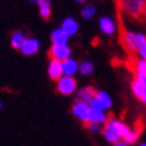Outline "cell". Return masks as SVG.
Returning a JSON list of instances; mask_svg holds the SVG:
<instances>
[{
    "instance_id": "cell-21",
    "label": "cell",
    "mask_w": 146,
    "mask_h": 146,
    "mask_svg": "<svg viewBox=\"0 0 146 146\" xmlns=\"http://www.w3.org/2000/svg\"><path fill=\"white\" fill-rule=\"evenodd\" d=\"M79 71L83 74V75H90L94 71V64L90 60H84L79 64Z\"/></svg>"
},
{
    "instance_id": "cell-16",
    "label": "cell",
    "mask_w": 146,
    "mask_h": 146,
    "mask_svg": "<svg viewBox=\"0 0 146 146\" xmlns=\"http://www.w3.org/2000/svg\"><path fill=\"white\" fill-rule=\"evenodd\" d=\"M137 55L139 59L146 60V35L145 34H137Z\"/></svg>"
},
{
    "instance_id": "cell-18",
    "label": "cell",
    "mask_w": 146,
    "mask_h": 146,
    "mask_svg": "<svg viewBox=\"0 0 146 146\" xmlns=\"http://www.w3.org/2000/svg\"><path fill=\"white\" fill-rule=\"evenodd\" d=\"M39 5V13L43 19H48L51 16V3L50 0H36Z\"/></svg>"
},
{
    "instance_id": "cell-4",
    "label": "cell",
    "mask_w": 146,
    "mask_h": 146,
    "mask_svg": "<svg viewBox=\"0 0 146 146\" xmlns=\"http://www.w3.org/2000/svg\"><path fill=\"white\" fill-rule=\"evenodd\" d=\"M48 55L51 59L59 60V62H64L66 59H68L71 55V48L68 44H52L50 47Z\"/></svg>"
},
{
    "instance_id": "cell-23",
    "label": "cell",
    "mask_w": 146,
    "mask_h": 146,
    "mask_svg": "<svg viewBox=\"0 0 146 146\" xmlns=\"http://www.w3.org/2000/svg\"><path fill=\"white\" fill-rule=\"evenodd\" d=\"M84 126L89 129L90 131H94V133H97V131L101 130V125H97V123H87V125H84Z\"/></svg>"
},
{
    "instance_id": "cell-26",
    "label": "cell",
    "mask_w": 146,
    "mask_h": 146,
    "mask_svg": "<svg viewBox=\"0 0 146 146\" xmlns=\"http://www.w3.org/2000/svg\"><path fill=\"white\" fill-rule=\"evenodd\" d=\"M1 107H3V103H1V102H0V109H1Z\"/></svg>"
},
{
    "instance_id": "cell-12",
    "label": "cell",
    "mask_w": 146,
    "mask_h": 146,
    "mask_svg": "<svg viewBox=\"0 0 146 146\" xmlns=\"http://www.w3.org/2000/svg\"><path fill=\"white\" fill-rule=\"evenodd\" d=\"M99 30H101L105 35L111 36L114 35L115 31H117V26L115 23L113 22V19H110L109 16H103L99 20Z\"/></svg>"
},
{
    "instance_id": "cell-13",
    "label": "cell",
    "mask_w": 146,
    "mask_h": 146,
    "mask_svg": "<svg viewBox=\"0 0 146 146\" xmlns=\"http://www.w3.org/2000/svg\"><path fill=\"white\" fill-rule=\"evenodd\" d=\"M39 42L36 39H34V38H27L26 40H24V43H23L22 46V52L24 54V55H34V54H36L38 51H39Z\"/></svg>"
},
{
    "instance_id": "cell-22",
    "label": "cell",
    "mask_w": 146,
    "mask_h": 146,
    "mask_svg": "<svg viewBox=\"0 0 146 146\" xmlns=\"http://www.w3.org/2000/svg\"><path fill=\"white\" fill-rule=\"evenodd\" d=\"M95 13H97V8H95V7H93V5H86L84 8H82L80 15H82L84 19H91Z\"/></svg>"
},
{
    "instance_id": "cell-10",
    "label": "cell",
    "mask_w": 146,
    "mask_h": 146,
    "mask_svg": "<svg viewBox=\"0 0 146 146\" xmlns=\"http://www.w3.org/2000/svg\"><path fill=\"white\" fill-rule=\"evenodd\" d=\"M48 76L52 80H59L63 76V68H62V62L51 59L48 64Z\"/></svg>"
},
{
    "instance_id": "cell-11",
    "label": "cell",
    "mask_w": 146,
    "mask_h": 146,
    "mask_svg": "<svg viewBox=\"0 0 146 146\" xmlns=\"http://www.w3.org/2000/svg\"><path fill=\"white\" fill-rule=\"evenodd\" d=\"M60 30L70 38V36L75 35L76 32H78V30H79V24H78V22H76L75 19L66 18L64 20H63L62 26H60Z\"/></svg>"
},
{
    "instance_id": "cell-15",
    "label": "cell",
    "mask_w": 146,
    "mask_h": 146,
    "mask_svg": "<svg viewBox=\"0 0 146 146\" xmlns=\"http://www.w3.org/2000/svg\"><path fill=\"white\" fill-rule=\"evenodd\" d=\"M131 91L138 99H141L146 93V80L133 78V80H131Z\"/></svg>"
},
{
    "instance_id": "cell-24",
    "label": "cell",
    "mask_w": 146,
    "mask_h": 146,
    "mask_svg": "<svg viewBox=\"0 0 146 146\" xmlns=\"http://www.w3.org/2000/svg\"><path fill=\"white\" fill-rule=\"evenodd\" d=\"M114 146H129V145H126V143H123V142H118V143H115Z\"/></svg>"
},
{
    "instance_id": "cell-9",
    "label": "cell",
    "mask_w": 146,
    "mask_h": 146,
    "mask_svg": "<svg viewBox=\"0 0 146 146\" xmlns=\"http://www.w3.org/2000/svg\"><path fill=\"white\" fill-rule=\"evenodd\" d=\"M97 90L91 87V86H86L83 89H80L76 94V102H83V103H87L90 105L91 102L94 101V98L97 95Z\"/></svg>"
},
{
    "instance_id": "cell-14",
    "label": "cell",
    "mask_w": 146,
    "mask_h": 146,
    "mask_svg": "<svg viewBox=\"0 0 146 146\" xmlns=\"http://www.w3.org/2000/svg\"><path fill=\"white\" fill-rule=\"evenodd\" d=\"M62 68H63V75L64 76H74L76 74V71L79 70V64L74 59H66L64 62H62Z\"/></svg>"
},
{
    "instance_id": "cell-27",
    "label": "cell",
    "mask_w": 146,
    "mask_h": 146,
    "mask_svg": "<svg viewBox=\"0 0 146 146\" xmlns=\"http://www.w3.org/2000/svg\"><path fill=\"white\" fill-rule=\"evenodd\" d=\"M139 146H146V143H141V145H139Z\"/></svg>"
},
{
    "instance_id": "cell-25",
    "label": "cell",
    "mask_w": 146,
    "mask_h": 146,
    "mask_svg": "<svg viewBox=\"0 0 146 146\" xmlns=\"http://www.w3.org/2000/svg\"><path fill=\"white\" fill-rule=\"evenodd\" d=\"M75 1H76V3H79V4H83V3H84V0H75Z\"/></svg>"
},
{
    "instance_id": "cell-7",
    "label": "cell",
    "mask_w": 146,
    "mask_h": 146,
    "mask_svg": "<svg viewBox=\"0 0 146 146\" xmlns=\"http://www.w3.org/2000/svg\"><path fill=\"white\" fill-rule=\"evenodd\" d=\"M72 114L75 115L76 118H79L84 125L89 122V114H90V105L83 103V102H75V105L71 109Z\"/></svg>"
},
{
    "instance_id": "cell-5",
    "label": "cell",
    "mask_w": 146,
    "mask_h": 146,
    "mask_svg": "<svg viewBox=\"0 0 146 146\" xmlns=\"http://www.w3.org/2000/svg\"><path fill=\"white\" fill-rule=\"evenodd\" d=\"M113 105V101H111V97L105 91H98L94 101L90 103V107L93 109H97V110H102V111H106L109 110Z\"/></svg>"
},
{
    "instance_id": "cell-8",
    "label": "cell",
    "mask_w": 146,
    "mask_h": 146,
    "mask_svg": "<svg viewBox=\"0 0 146 146\" xmlns=\"http://www.w3.org/2000/svg\"><path fill=\"white\" fill-rule=\"evenodd\" d=\"M142 130H143V125H142L141 121H138V122H135V126H134L133 129H130L129 133L122 138V142L126 143V145H133V143H135V142L138 141L139 135H141Z\"/></svg>"
},
{
    "instance_id": "cell-20",
    "label": "cell",
    "mask_w": 146,
    "mask_h": 146,
    "mask_svg": "<svg viewBox=\"0 0 146 146\" xmlns=\"http://www.w3.org/2000/svg\"><path fill=\"white\" fill-rule=\"evenodd\" d=\"M27 38L24 36V34L20 31H15L12 34V36H11V44H12L13 48H22L23 43H24V40H26Z\"/></svg>"
},
{
    "instance_id": "cell-3",
    "label": "cell",
    "mask_w": 146,
    "mask_h": 146,
    "mask_svg": "<svg viewBox=\"0 0 146 146\" xmlns=\"http://www.w3.org/2000/svg\"><path fill=\"white\" fill-rule=\"evenodd\" d=\"M58 91L62 95H71L76 91V80L74 76H64L63 75L58 80L56 84Z\"/></svg>"
},
{
    "instance_id": "cell-17",
    "label": "cell",
    "mask_w": 146,
    "mask_h": 146,
    "mask_svg": "<svg viewBox=\"0 0 146 146\" xmlns=\"http://www.w3.org/2000/svg\"><path fill=\"white\" fill-rule=\"evenodd\" d=\"M51 40H52V44H67L68 36L60 28H58V30H54V32L51 34Z\"/></svg>"
},
{
    "instance_id": "cell-19",
    "label": "cell",
    "mask_w": 146,
    "mask_h": 146,
    "mask_svg": "<svg viewBox=\"0 0 146 146\" xmlns=\"http://www.w3.org/2000/svg\"><path fill=\"white\" fill-rule=\"evenodd\" d=\"M102 134H103V137L106 138V141H109L110 143H118V142H121V138L117 135V134L114 133V130L113 129H110L107 125H105L103 126V130H102Z\"/></svg>"
},
{
    "instance_id": "cell-6",
    "label": "cell",
    "mask_w": 146,
    "mask_h": 146,
    "mask_svg": "<svg viewBox=\"0 0 146 146\" xmlns=\"http://www.w3.org/2000/svg\"><path fill=\"white\" fill-rule=\"evenodd\" d=\"M105 125H107L110 129H113L114 133L117 134L121 139H122V138L129 133V130H130V127H129L126 123H123V122L119 121V119H115V118H113V117H109V119L106 121V123Z\"/></svg>"
},
{
    "instance_id": "cell-2",
    "label": "cell",
    "mask_w": 146,
    "mask_h": 146,
    "mask_svg": "<svg viewBox=\"0 0 146 146\" xmlns=\"http://www.w3.org/2000/svg\"><path fill=\"white\" fill-rule=\"evenodd\" d=\"M119 43L129 56H137V34L126 30L122 23L119 26Z\"/></svg>"
},
{
    "instance_id": "cell-1",
    "label": "cell",
    "mask_w": 146,
    "mask_h": 146,
    "mask_svg": "<svg viewBox=\"0 0 146 146\" xmlns=\"http://www.w3.org/2000/svg\"><path fill=\"white\" fill-rule=\"evenodd\" d=\"M119 15L135 20L146 19V0H115Z\"/></svg>"
},
{
    "instance_id": "cell-28",
    "label": "cell",
    "mask_w": 146,
    "mask_h": 146,
    "mask_svg": "<svg viewBox=\"0 0 146 146\" xmlns=\"http://www.w3.org/2000/svg\"><path fill=\"white\" fill-rule=\"evenodd\" d=\"M30 1H32V3H34V1H36V0H30Z\"/></svg>"
}]
</instances>
